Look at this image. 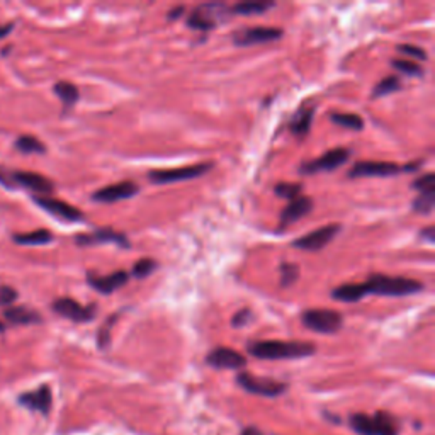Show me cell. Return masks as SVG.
<instances>
[{
    "instance_id": "1",
    "label": "cell",
    "mask_w": 435,
    "mask_h": 435,
    "mask_svg": "<svg viewBox=\"0 0 435 435\" xmlns=\"http://www.w3.org/2000/svg\"><path fill=\"white\" fill-rule=\"evenodd\" d=\"M248 354L264 361H282V359L309 357L316 347L308 342H282V340H253L247 346Z\"/></svg>"
},
{
    "instance_id": "2",
    "label": "cell",
    "mask_w": 435,
    "mask_h": 435,
    "mask_svg": "<svg viewBox=\"0 0 435 435\" xmlns=\"http://www.w3.org/2000/svg\"><path fill=\"white\" fill-rule=\"evenodd\" d=\"M362 298L366 294H377V296H391V298H402L410 296V294H417L423 291V284L420 281L408 278H389L384 274H373L369 279L362 284H359Z\"/></svg>"
},
{
    "instance_id": "3",
    "label": "cell",
    "mask_w": 435,
    "mask_h": 435,
    "mask_svg": "<svg viewBox=\"0 0 435 435\" xmlns=\"http://www.w3.org/2000/svg\"><path fill=\"white\" fill-rule=\"evenodd\" d=\"M230 16H232V7L226 6V3H201V6L191 10V14L187 16V26L191 29H198V31H211L218 24L225 22Z\"/></svg>"
},
{
    "instance_id": "4",
    "label": "cell",
    "mask_w": 435,
    "mask_h": 435,
    "mask_svg": "<svg viewBox=\"0 0 435 435\" xmlns=\"http://www.w3.org/2000/svg\"><path fill=\"white\" fill-rule=\"evenodd\" d=\"M350 429L359 435H398V423L386 411H377L374 417L364 413L352 415Z\"/></svg>"
},
{
    "instance_id": "5",
    "label": "cell",
    "mask_w": 435,
    "mask_h": 435,
    "mask_svg": "<svg viewBox=\"0 0 435 435\" xmlns=\"http://www.w3.org/2000/svg\"><path fill=\"white\" fill-rule=\"evenodd\" d=\"M422 162H415L413 165H398L393 162H357L349 170L350 179L359 177H391L402 172H413L417 170Z\"/></svg>"
},
{
    "instance_id": "6",
    "label": "cell",
    "mask_w": 435,
    "mask_h": 435,
    "mask_svg": "<svg viewBox=\"0 0 435 435\" xmlns=\"http://www.w3.org/2000/svg\"><path fill=\"white\" fill-rule=\"evenodd\" d=\"M302 325L316 334H335L342 328L343 316L335 309H306L301 316Z\"/></svg>"
},
{
    "instance_id": "7",
    "label": "cell",
    "mask_w": 435,
    "mask_h": 435,
    "mask_svg": "<svg viewBox=\"0 0 435 435\" xmlns=\"http://www.w3.org/2000/svg\"><path fill=\"white\" fill-rule=\"evenodd\" d=\"M213 167L214 165L211 164V162H206V164H196V165H191V167L151 170V172H148V180L153 184L184 182V180L198 179V177H201L206 172H210Z\"/></svg>"
},
{
    "instance_id": "8",
    "label": "cell",
    "mask_w": 435,
    "mask_h": 435,
    "mask_svg": "<svg viewBox=\"0 0 435 435\" xmlns=\"http://www.w3.org/2000/svg\"><path fill=\"white\" fill-rule=\"evenodd\" d=\"M282 29L266 28V26H253V28H241L233 33L232 41L234 46H253V44L272 43L282 37Z\"/></svg>"
},
{
    "instance_id": "9",
    "label": "cell",
    "mask_w": 435,
    "mask_h": 435,
    "mask_svg": "<svg viewBox=\"0 0 435 435\" xmlns=\"http://www.w3.org/2000/svg\"><path fill=\"white\" fill-rule=\"evenodd\" d=\"M237 383L245 391L252 393V395L267 396V398H275V396L282 395L286 391V384L279 383V381L267 379V377H255L250 373H240L237 376Z\"/></svg>"
},
{
    "instance_id": "10",
    "label": "cell",
    "mask_w": 435,
    "mask_h": 435,
    "mask_svg": "<svg viewBox=\"0 0 435 435\" xmlns=\"http://www.w3.org/2000/svg\"><path fill=\"white\" fill-rule=\"evenodd\" d=\"M350 158V150L347 148H334L328 153L321 155L320 158L312 162H305L300 167V173L302 176H312V173L318 172H332V170L342 167L343 164H347Z\"/></svg>"
},
{
    "instance_id": "11",
    "label": "cell",
    "mask_w": 435,
    "mask_h": 435,
    "mask_svg": "<svg viewBox=\"0 0 435 435\" xmlns=\"http://www.w3.org/2000/svg\"><path fill=\"white\" fill-rule=\"evenodd\" d=\"M53 309L60 316L75 321V323H87V321L96 318L97 306H84L78 301L71 300V298H58V300L53 302Z\"/></svg>"
},
{
    "instance_id": "12",
    "label": "cell",
    "mask_w": 435,
    "mask_h": 435,
    "mask_svg": "<svg viewBox=\"0 0 435 435\" xmlns=\"http://www.w3.org/2000/svg\"><path fill=\"white\" fill-rule=\"evenodd\" d=\"M340 225H327L321 226V228L315 230V232L305 234V237L298 238L293 241L294 248H300V250H308V252H318L321 248L327 247L332 240L340 233Z\"/></svg>"
},
{
    "instance_id": "13",
    "label": "cell",
    "mask_w": 435,
    "mask_h": 435,
    "mask_svg": "<svg viewBox=\"0 0 435 435\" xmlns=\"http://www.w3.org/2000/svg\"><path fill=\"white\" fill-rule=\"evenodd\" d=\"M34 203H36L41 210L48 211L53 216L65 219V221L77 223L84 219V213H82L80 210L70 206V204H67L65 201H60V199L48 198V196H36V198H34Z\"/></svg>"
},
{
    "instance_id": "14",
    "label": "cell",
    "mask_w": 435,
    "mask_h": 435,
    "mask_svg": "<svg viewBox=\"0 0 435 435\" xmlns=\"http://www.w3.org/2000/svg\"><path fill=\"white\" fill-rule=\"evenodd\" d=\"M130 281V272L116 271L111 275H99L96 272H87V282L92 289L99 291L101 294H112L114 291L121 289Z\"/></svg>"
},
{
    "instance_id": "15",
    "label": "cell",
    "mask_w": 435,
    "mask_h": 435,
    "mask_svg": "<svg viewBox=\"0 0 435 435\" xmlns=\"http://www.w3.org/2000/svg\"><path fill=\"white\" fill-rule=\"evenodd\" d=\"M136 194H138V185L131 182V180H124V182H117L99 189L97 192H94L92 199L97 203L112 204L117 201H124V199H131Z\"/></svg>"
},
{
    "instance_id": "16",
    "label": "cell",
    "mask_w": 435,
    "mask_h": 435,
    "mask_svg": "<svg viewBox=\"0 0 435 435\" xmlns=\"http://www.w3.org/2000/svg\"><path fill=\"white\" fill-rule=\"evenodd\" d=\"M75 241H77L80 247H89V245H96V244H116L117 247H123V248L131 247L126 234L116 232V230H112V228H99L90 234H78V237L75 238Z\"/></svg>"
},
{
    "instance_id": "17",
    "label": "cell",
    "mask_w": 435,
    "mask_h": 435,
    "mask_svg": "<svg viewBox=\"0 0 435 435\" xmlns=\"http://www.w3.org/2000/svg\"><path fill=\"white\" fill-rule=\"evenodd\" d=\"M206 362L216 369H241L247 364V359L240 352L228 347H216L207 354Z\"/></svg>"
},
{
    "instance_id": "18",
    "label": "cell",
    "mask_w": 435,
    "mask_h": 435,
    "mask_svg": "<svg viewBox=\"0 0 435 435\" xmlns=\"http://www.w3.org/2000/svg\"><path fill=\"white\" fill-rule=\"evenodd\" d=\"M17 402L19 404H22V407L29 408V410L48 415L51 410V402H53L51 388L48 384H43L37 389H34V391L22 393V395L17 398Z\"/></svg>"
},
{
    "instance_id": "19",
    "label": "cell",
    "mask_w": 435,
    "mask_h": 435,
    "mask_svg": "<svg viewBox=\"0 0 435 435\" xmlns=\"http://www.w3.org/2000/svg\"><path fill=\"white\" fill-rule=\"evenodd\" d=\"M10 182L12 185H22V187L29 189V191L40 192V194H50L53 191V182L50 179H46L41 173H34V172H9Z\"/></svg>"
},
{
    "instance_id": "20",
    "label": "cell",
    "mask_w": 435,
    "mask_h": 435,
    "mask_svg": "<svg viewBox=\"0 0 435 435\" xmlns=\"http://www.w3.org/2000/svg\"><path fill=\"white\" fill-rule=\"evenodd\" d=\"M312 210H313V199L306 198V196H300V198L289 201V204H287L281 213L279 230H284L286 226L300 221V219L305 218Z\"/></svg>"
},
{
    "instance_id": "21",
    "label": "cell",
    "mask_w": 435,
    "mask_h": 435,
    "mask_svg": "<svg viewBox=\"0 0 435 435\" xmlns=\"http://www.w3.org/2000/svg\"><path fill=\"white\" fill-rule=\"evenodd\" d=\"M313 116H315V108L300 109L289 123L291 133L298 136V138H305V136L309 133V130H312Z\"/></svg>"
},
{
    "instance_id": "22",
    "label": "cell",
    "mask_w": 435,
    "mask_h": 435,
    "mask_svg": "<svg viewBox=\"0 0 435 435\" xmlns=\"http://www.w3.org/2000/svg\"><path fill=\"white\" fill-rule=\"evenodd\" d=\"M7 321L14 325H31V323H40L41 316L40 313L34 312V309L26 308V306H14V308H7L3 312Z\"/></svg>"
},
{
    "instance_id": "23",
    "label": "cell",
    "mask_w": 435,
    "mask_h": 435,
    "mask_svg": "<svg viewBox=\"0 0 435 435\" xmlns=\"http://www.w3.org/2000/svg\"><path fill=\"white\" fill-rule=\"evenodd\" d=\"M274 2H267V0H247V2L234 3L232 7V14L237 16H257V14H264L266 10L272 9Z\"/></svg>"
},
{
    "instance_id": "24",
    "label": "cell",
    "mask_w": 435,
    "mask_h": 435,
    "mask_svg": "<svg viewBox=\"0 0 435 435\" xmlns=\"http://www.w3.org/2000/svg\"><path fill=\"white\" fill-rule=\"evenodd\" d=\"M53 90H55V94L58 96V99L63 102V105H65L67 109L71 108L75 102L80 99V92H78L77 87H75L74 84H70V82H67V80L56 82L55 87H53Z\"/></svg>"
},
{
    "instance_id": "25",
    "label": "cell",
    "mask_w": 435,
    "mask_h": 435,
    "mask_svg": "<svg viewBox=\"0 0 435 435\" xmlns=\"http://www.w3.org/2000/svg\"><path fill=\"white\" fill-rule=\"evenodd\" d=\"M330 117L335 124L347 128V130H364V119L359 114H352V112H332Z\"/></svg>"
},
{
    "instance_id": "26",
    "label": "cell",
    "mask_w": 435,
    "mask_h": 435,
    "mask_svg": "<svg viewBox=\"0 0 435 435\" xmlns=\"http://www.w3.org/2000/svg\"><path fill=\"white\" fill-rule=\"evenodd\" d=\"M53 240V234L48 230H36V232L24 233V234H14V241L21 245H44L50 244Z\"/></svg>"
},
{
    "instance_id": "27",
    "label": "cell",
    "mask_w": 435,
    "mask_h": 435,
    "mask_svg": "<svg viewBox=\"0 0 435 435\" xmlns=\"http://www.w3.org/2000/svg\"><path fill=\"white\" fill-rule=\"evenodd\" d=\"M14 146H16V150L21 151V153H44V151H46V148H44V145L40 139L29 135L19 136L16 143H14Z\"/></svg>"
},
{
    "instance_id": "28",
    "label": "cell",
    "mask_w": 435,
    "mask_h": 435,
    "mask_svg": "<svg viewBox=\"0 0 435 435\" xmlns=\"http://www.w3.org/2000/svg\"><path fill=\"white\" fill-rule=\"evenodd\" d=\"M400 89H402V80L395 77V75H389V77H384L383 80L377 82L373 90V97H384Z\"/></svg>"
},
{
    "instance_id": "29",
    "label": "cell",
    "mask_w": 435,
    "mask_h": 435,
    "mask_svg": "<svg viewBox=\"0 0 435 435\" xmlns=\"http://www.w3.org/2000/svg\"><path fill=\"white\" fill-rule=\"evenodd\" d=\"M391 65L395 67V70L402 71L404 75H410V77H423V68L418 63L411 62V60L395 58L391 60Z\"/></svg>"
},
{
    "instance_id": "30",
    "label": "cell",
    "mask_w": 435,
    "mask_h": 435,
    "mask_svg": "<svg viewBox=\"0 0 435 435\" xmlns=\"http://www.w3.org/2000/svg\"><path fill=\"white\" fill-rule=\"evenodd\" d=\"M434 206H435V192H420L417 199L413 201V210L422 214L432 213Z\"/></svg>"
},
{
    "instance_id": "31",
    "label": "cell",
    "mask_w": 435,
    "mask_h": 435,
    "mask_svg": "<svg viewBox=\"0 0 435 435\" xmlns=\"http://www.w3.org/2000/svg\"><path fill=\"white\" fill-rule=\"evenodd\" d=\"M121 316V312H116L114 315L109 316L108 320L104 321V325L101 327L99 334H97V342H99V347L101 349H105V347L109 346V342H111V330H112V325L116 323L117 318Z\"/></svg>"
},
{
    "instance_id": "32",
    "label": "cell",
    "mask_w": 435,
    "mask_h": 435,
    "mask_svg": "<svg viewBox=\"0 0 435 435\" xmlns=\"http://www.w3.org/2000/svg\"><path fill=\"white\" fill-rule=\"evenodd\" d=\"M301 189L302 185L301 184H291V182H281L275 185V194L279 196V198L282 199H287V201H293V199L300 198L301 196Z\"/></svg>"
},
{
    "instance_id": "33",
    "label": "cell",
    "mask_w": 435,
    "mask_h": 435,
    "mask_svg": "<svg viewBox=\"0 0 435 435\" xmlns=\"http://www.w3.org/2000/svg\"><path fill=\"white\" fill-rule=\"evenodd\" d=\"M300 278V267L296 264H289L284 262L281 264V286L282 287H289L293 286L294 282Z\"/></svg>"
},
{
    "instance_id": "34",
    "label": "cell",
    "mask_w": 435,
    "mask_h": 435,
    "mask_svg": "<svg viewBox=\"0 0 435 435\" xmlns=\"http://www.w3.org/2000/svg\"><path fill=\"white\" fill-rule=\"evenodd\" d=\"M157 267L158 264L153 259H142L133 266V275L136 279H145L150 274H153Z\"/></svg>"
},
{
    "instance_id": "35",
    "label": "cell",
    "mask_w": 435,
    "mask_h": 435,
    "mask_svg": "<svg viewBox=\"0 0 435 435\" xmlns=\"http://www.w3.org/2000/svg\"><path fill=\"white\" fill-rule=\"evenodd\" d=\"M413 187L420 192H435V176L432 172L425 173V176L417 177L413 180Z\"/></svg>"
},
{
    "instance_id": "36",
    "label": "cell",
    "mask_w": 435,
    "mask_h": 435,
    "mask_svg": "<svg viewBox=\"0 0 435 435\" xmlns=\"http://www.w3.org/2000/svg\"><path fill=\"white\" fill-rule=\"evenodd\" d=\"M398 51L403 53V55L410 56V58L422 60V62H425V60H427V51L423 50V48L413 46V44H400Z\"/></svg>"
},
{
    "instance_id": "37",
    "label": "cell",
    "mask_w": 435,
    "mask_h": 435,
    "mask_svg": "<svg viewBox=\"0 0 435 435\" xmlns=\"http://www.w3.org/2000/svg\"><path fill=\"white\" fill-rule=\"evenodd\" d=\"M252 320H253V315L250 309H241V312H238L237 315L232 318V325L234 328H241V327H247Z\"/></svg>"
},
{
    "instance_id": "38",
    "label": "cell",
    "mask_w": 435,
    "mask_h": 435,
    "mask_svg": "<svg viewBox=\"0 0 435 435\" xmlns=\"http://www.w3.org/2000/svg\"><path fill=\"white\" fill-rule=\"evenodd\" d=\"M16 298V289H12L10 286H0V305H10Z\"/></svg>"
},
{
    "instance_id": "39",
    "label": "cell",
    "mask_w": 435,
    "mask_h": 435,
    "mask_svg": "<svg viewBox=\"0 0 435 435\" xmlns=\"http://www.w3.org/2000/svg\"><path fill=\"white\" fill-rule=\"evenodd\" d=\"M422 234L423 238H427V241H429V244H434L435 241V232H434V228L432 226H429V228H425V230H422Z\"/></svg>"
},
{
    "instance_id": "40",
    "label": "cell",
    "mask_w": 435,
    "mask_h": 435,
    "mask_svg": "<svg viewBox=\"0 0 435 435\" xmlns=\"http://www.w3.org/2000/svg\"><path fill=\"white\" fill-rule=\"evenodd\" d=\"M184 7L182 6H179V7H173L172 10H170L169 12V19H177V17H180L182 16V12H184Z\"/></svg>"
},
{
    "instance_id": "41",
    "label": "cell",
    "mask_w": 435,
    "mask_h": 435,
    "mask_svg": "<svg viewBox=\"0 0 435 435\" xmlns=\"http://www.w3.org/2000/svg\"><path fill=\"white\" fill-rule=\"evenodd\" d=\"M241 435H262V432L259 429H255V427H248V429H245L241 432Z\"/></svg>"
},
{
    "instance_id": "42",
    "label": "cell",
    "mask_w": 435,
    "mask_h": 435,
    "mask_svg": "<svg viewBox=\"0 0 435 435\" xmlns=\"http://www.w3.org/2000/svg\"><path fill=\"white\" fill-rule=\"evenodd\" d=\"M3 330H6V325H3L2 321H0V332H3Z\"/></svg>"
}]
</instances>
